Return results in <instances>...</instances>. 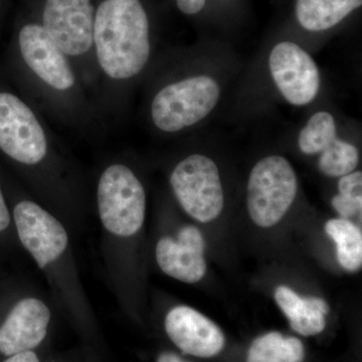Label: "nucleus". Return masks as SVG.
I'll list each match as a JSON object with an SVG mask.
<instances>
[{
    "instance_id": "1",
    "label": "nucleus",
    "mask_w": 362,
    "mask_h": 362,
    "mask_svg": "<svg viewBox=\"0 0 362 362\" xmlns=\"http://www.w3.org/2000/svg\"><path fill=\"white\" fill-rule=\"evenodd\" d=\"M102 252L116 299L130 308L133 251L146 216V194L132 169L115 163L105 168L97 185Z\"/></svg>"
},
{
    "instance_id": "2",
    "label": "nucleus",
    "mask_w": 362,
    "mask_h": 362,
    "mask_svg": "<svg viewBox=\"0 0 362 362\" xmlns=\"http://www.w3.org/2000/svg\"><path fill=\"white\" fill-rule=\"evenodd\" d=\"M13 220L18 242L42 272L59 308L78 322H89L92 305L78 275L66 223L30 199L16 204Z\"/></svg>"
},
{
    "instance_id": "3",
    "label": "nucleus",
    "mask_w": 362,
    "mask_h": 362,
    "mask_svg": "<svg viewBox=\"0 0 362 362\" xmlns=\"http://www.w3.org/2000/svg\"><path fill=\"white\" fill-rule=\"evenodd\" d=\"M93 42L112 78L138 75L150 56L149 21L140 0H105L95 14Z\"/></svg>"
},
{
    "instance_id": "4",
    "label": "nucleus",
    "mask_w": 362,
    "mask_h": 362,
    "mask_svg": "<svg viewBox=\"0 0 362 362\" xmlns=\"http://www.w3.org/2000/svg\"><path fill=\"white\" fill-rule=\"evenodd\" d=\"M220 96V86L209 76H195L173 83L154 97L152 120L164 132H177L206 118Z\"/></svg>"
},
{
    "instance_id": "5",
    "label": "nucleus",
    "mask_w": 362,
    "mask_h": 362,
    "mask_svg": "<svg viewBox=\"0 0 362 362\" xmlns=\"http://www.w3.org/2000/svg\"><path fill=\"white\" fill-rule=\"evenodd\" d=\"M297 177L282 156L261 159L252 169L247 189L250 216L257 226L271 228L284 218L297 194Z\"/></svg>"
},
{
    "instance_id": "6",
    "label": "nucleus",
    "mask_w": 362,
    "mask_h": 362,
    "mask_svg": "<svg viewBox=\"0 0 362 362\" xmlns=\"http://www.w3.org/2000/svg\"><path fill=\"white\" fill-rule=\"evenodd\" d=\"M170 185L181 207L199 223H211L223 209V190L216 162L192 154L173 169Z\"/></svg>"
},
{
    "instance_id": "7",
    "label": "nucleus",
    "mask_w": 362,
    "mask_h": 362,
    "mask_svg": "<svg viewBox=\"0 0 362 362\" xmlns=\"http://www.w3.org/2000/svg\"><path fill=\"white\" fill-rule=\"evenodd\" d=\"M0 149L23 165H39L47 156V141L32 109L11 93H0Z\"/></svg>"
},
{
    "instance_id": "8",
    "label": "nucleus",
    "mask_w": 362,
    "mask_h": 362,
    "mask_svg": "<svg viewBox=\"0 0 362 362\" xmlns=\"http://www.w3.org/2000/svg\"><path fill=\"white\" fill-rule=\"evenodd\" d=\"M271 75L283 97L295 106L315 99L320 88L318 66L310 54L291 42H282L272 49Z\"/></svg>"
},
{
    "instance_id": "9",
    "label": "nucleus",
    "mask_w": 362,
    "mask_h": 362,
    "mask_svg": "<svg viewBox=\"0 0 362 362\" xmlns=\"http://www.w3.org/2000/svg\"><path fill=\"white\" fill-rule=\"evenodd\" d=\"M51 321L49 304L35 290L18 298L0 325V354L33 351L47 337Z\"/></svg>"
},
{
    "instance_id": "10",
    "label": "nucleus",
    "mask_w": 362,
    "mask_h": 362,
    "mask_svg": "<svg viewBox=\"0 0 362 362\" xmlns=\"http://www.w3.org/2000/svg\"><path fill=\"white\" fill-rule=\"evenodd\" d=\"M95 13L90 0H47L42 26L61 51L81 56L93 45Z\"/></svg>"
},
{
    "instance_id": "11",
    "label": "nucleus",
    "mask_w": 362,
    "mask_h": 362,
    "mask_svg": "<svg viewBox=\"0 0 362 362\" xmlns=\"http://www.w3.org/2000/svg\"><path fill=\"white\" fill-rule=\"evenodd\" d=\"M204 250L201 230L194 226H183L175 237L164 235L157 240V265L169 277L194 284L206 275Z\"/></svg>"
},
{
    "instance_id": "12",
    "label": "nucleus",
    "mask_w": 362,
    "mask_h": 362,
    "mask_svg": "<svg viewBox=\"0 0 362 362\" xmlns=\"http://www.w3.org/2000/svg\"><path fill=\"white\" fill-rule=\"evenodd\" d=\"M164 328L171 341L189 356L209 358L220 354L225 346L226 338L221 328L185 305L173 307L168 312Z\"/></svg>"
},
{
    "instance_id": "13",
    "label": "nucleus",
    "mask_w": 362,
    "mask_h": 362,
    "mask_svg": "<svg viewBox=\"0 0 362 362\" xmlns=\"http://www.w3.org/2000/svg\"><path fill=\"white\" fill-rule=\"evenodd\" d=\"M21 56L33 73L54 89H70L75 83L65 54L45 32L44 26L26 25L21 28L20 37Z\"/></svg>"
},
{
    "instance_id": "14",
    "label": "nucleus",
    "mask_w": 362,
    "mask_h": 362,
    "mask_svg": "<svg viewBox=\"0 0 362 362\" xmlns=\"http://www.w3.org/2000/svg\"><path fill=\"white\" fill-rule=\"evenodd\" d=\"M275 299L295 332L313 337L325 328L329 306L321 298H302L290 288L280 286L276 289Z\"/></svg>"
},
{
    "instance_id": "15",
    "label": "nucleus",
    "mask_w": 362,
    "mask_h": 362,
    "mask_svg": "<svg viewBox=\"0 0 362 362\" xmlns=\"http://www.w3.org/2000/svg\"><path fill=\"white\" fill-rule=\"evenodd\" d=\"M362 0H297L296 18L309 32H323L341 23L361 6Z\"/></svg>"
},
{
    "instance_id": "16",
    "label": "nucleus",
    "mask_w": 362,
    "mask_h": 362,
    "mask_svg": "<svg viewBox=\"0 0 362 362\" xmlns=\"http://www.w3.org/2000/svg\"><path fill=\"white\" fill-rule=\"evenodd\" d=\"M304 356L303 343L298 338L273 331L252 341L247 362H303Z\"/></svg>"
},
{
    "instance_id": "17",
    "label": "nucleus",
    "mask_w": 362,
    "mask_h": 362,
    "mask_svg": "<svg viewBox=\"0 0 362 362\" xmlns=\"http://www.w3.org/2000/svg\"><path fill=\"white\" fill-rule=\"evenodd\" d=\"M325 232L337 244L338 263L349 272L361 270L362 266V233L349 220L334 218L327 221Z\"/></svg>"
},
{
    "instance_id": "18",
    "label": "nucleus",
    "mask_w": 362,
    "mask_h": 362,
    "mask_svg": "<svg viewBox=\"0 0 362 362\" xmlns=\"http://www.w3.org/2000/svg\"><path fill=\"white\" fill-rule=\"evenodd\" d=\"M337 137L334 117L328 112H317L300 132L298 144L304 154L316 156Z\"/></svg>"
},
{
    "instance_id": "19",
    "label": "nucleus",
    "mask_w": 362,
    "mask_h": 362,
    "mask_svg": "<svg viewBox=\"0 0 362 362\" xmlns=\"http://www.w3.org/2000/svg\"><path fill=\"white\" fill-rule=\"evenodd\" d=\"M358 161L356 147L337 137L321 152L318 168L321 173L329 177H342L354 173Z\"/></svg>"
},
{
    "instance_id": "20",
    "label": "nucleus",
    "mask_w": 362,
    "mask_h": 362,
    "mask_svg": "<svg viewBox=\"0 0 362 362\" xmlns=\"http://www.w3.org/2000/svg\"><path fill=\"white\" fill-rule=\"evenodd\" d=\"M339 194L351 199H362V173L354 171L349 175L342 176L338 183Z\"/></svg>"
},
{
    "instance_id": "21",
    "label": "nucleus",
    "mask_w": 362,
    "mask_h": 362,
    "mask_svg": "<svg viewBox=\"0 0 362 362\" xmlns=\"http://www.w3.org/2000/svg\"><path fill=\"white\" fill-rule=\"evenodd\" d=\"M332 206L344 220H349L358 214L361 216L362 199H347L337 194L332 199Z\"/></svg>"
},
{
    "instance_id": "22",
    "label": "nucleus",
    "mask_w": 362,
    "mask_h": 362,
    "mask_svg": "<svg viewBox=\"0 0 362 362\" xmlns=\"http://www.w3.org/2000/svg\"><path fill=\"white\" fill-rule=\"evenodd\" d=\"M181 13L192 16L201 13L206 6V0H176Z\"/></svg>"
},
{
    "instance_id": "23",
    "label": "nucleus",
    "mask_w": 362,
    "mask_h": 362,
    "mask_svg": "<svg viewBox=\"0 0 362 362\" xmlns=\"http://www.w3.org/2000/svg\"><path fill=\"white\" fill-rule=\"evenodd\" d=\"M13 218L9 214L8 207L2 194L1 188H0V235L7 232L13 223Z\"/></svg>"
},
{
    "instance_id": "24",
    "label": "nucleus",
    "mask_w": 362,
    "mask_h": 362,
    "mask_svg": "<svg viewBox=\"0 0 362 362\" xmlns=\"http://www.w3.org/2000/svg\"><path fill=\"white\" fill-rule=\"evenodd\" d=\"M4 362H40V359L35 351H26L7 357Z\"/></svg>"
},
{
    "instance_id": "25",
    "label": "nucleus",
    "mask_w": 362,
    "mask_h": 362,
    "mask_svg": "<svg viewBox=\"0 0 362 362\" xmlns=\"http://www.w3.org/2000/svg\"><path fill=\"white\" fill-rule=\"evenodd\" d=\"M157 362H189L173 352H163L157 358Z\"/></svg>"
}]
</instances>
